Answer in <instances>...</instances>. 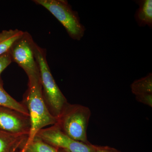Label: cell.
<instances>
[{
    "mask_svg": "<svg viewBox=\"0 0 152 152\" xmlns=\"http://www.w3.org/2000/svg\"><path fill=\"white\" fill-rule=\"evenodd\" d=\"M23 103L28 112L31 124L29 134L25 144L26 146L34 138L39 131L56 124L58 118L49 111L46 104L40 78L28 79V88Z\"/></svg>",
    "mask_w": 152,
    "mask_h": 152,
    "instance_id": "cell-1",
    "label": "cell"
},
{
    "mask_svg": "<svg viewBox=\"0 0 152 152\" xmlns=\"http://www.w3.org/2000/svg\"><path fill=\"white\" fill-rule=\"evenodd\" d=\"M35 56L39 70L43 96L49 111L58 118L68 103L66 99L55 81L46 60L43 49L35 45Z\"/></svg>",
    "mask_w": 152,
    "mask_h": 152,
    "instance_id": "cell-2",
    "label": "cell"
},
{
    "mask_svg": "<svg viewBox=\"0 0 152 152\" xmlns=\"http://www.w3.org/2000/svg\"><path fill=\"white\" fill-rule=\"evenodd\" d=\"M91 113L88 107L69 103L57 118L56 124L66 135L75 140L90 143L87 129Z\"/></svg>",
    "mask_w": 152,
    "mask_h": 152,
    "instance_id": "cell-3",
    "label": "cell"
},
{
    "mask_svg": "<svg viewBox=\"0 0 152 152\" xmlns=\"http://www.w3.org/2000/svg\"><path fill=\"white\" fill-rule=\"evenodd\" d=\"M37 4L48 10L64 27L72 39L79 41L84 35L86 28L77 12L65 0H35Z\"/></svg>",
    "mask_w": 152,
    "mask_h": 152,
    "instance_id": "cell-4",
    "label": "cell"
},
{
    "mask_svg": "<svg viewBox=\"0 0 152 152\" xmlns=\"http://www.w3.org/2000/svg\"><path fill=\"white\" fill-rule=\"evenodd\" d=\"M35 44L31 36L25 32L10 51L12 61L23 69L28 79L40 78L39 70L35 56Z\"/></svg>",
    "mask_w": 152,
    "mask_h": 152,
    "instance_id": "cell-5",
    "label": "cell"
},
{
    "mask_svg": "<svg viewBox=\"0 0 152 152\" xmlns=\"http://www.w3.org/2000/svg\"><path fill=\"white\" fill-rule=\"evenodd\" d=\"M36 136L58 149L68 152H94L92 144L84 143L71 138L56 124L42 129Z\"/></svg>",
    "mask_w": 152,
    "mask_h": 152,
    "instance_id": "cell-6",
    "label": "cell"
},
{
    "mask_svg": "<svg viewBox=\"0 0 152 152\" xmlns=\"http://www.w3.org/2000/svg\"><path fill=\"white\" fill-rule=\"evenodd\" d=\"M30 128L28 115L12 109L0 107L1 130L28 137Z\"/></svg>",
    "mask_w": 152,
    "mask_h": 152,
    "instance_id": "cell-7",
    "label": "cell"
},
{
    "mask_svg": "<svg viewBox=\"0 0 152 152\" xmlns=\"http://www.w3.org/2000/svg\"><path fill=\"white\" fill-rule=\"evenodd\" d=\"M139 8L136 11L135 18L140 26L152 27V1L141 0L137 1Z\"/></svg>",
    "mask_w": 152,
    "mask_h": 152,
    "instance_id": "cell-8",
    "label": "cell"
},
{
    "mask_svg": "<svg viewBox=\"0 0 152 152\" xmlns=\"http://www.w3.org/2000/svg\"><path fill=\"white\" fill-rule=\"evenodd\" d=\"M27 137L0 130V152H12L15 148L26 141Z\"/></svg>",
    "mask_w": 152,
    "mask_h": 152,
    "instance_id": "cell-9",
    "label": "cell"
},
{
    "mask_svg": "<svg viewBox=\"0 0 152 152\" xmlns=\"http://www.w3.org/2000/svg\"><path fill=\"white\" fill-rule=\"evenodd\" d=\"M24 33L17 29L5 30L0 33V56L10 52L14 44Z\"/></svg>",
    "mask_w": 152,
    "mask_h": 152,
    "instance_id": "cell-10",
    "label": "cell"
},
{
    "mask_svg": "<svg viewBox=\"0 0 152 152\" xmlns=\"http://www.w3.org/2000/svg\"><path fill=\"white\" fill-rule=\"evenodd\" d=\"M0 107L8 108L29 116L28 112L23 103L19 102L6 91L0 77Z\"/></svg>",
    "mask_w": 152,
    "mask_h": 152,
    "instance_id": "cell-11",
    "label": "cell"
},
{
    "mask_svg": "<svg viewBox=\"0 0 152 152\" xmlns=\"http://www.w3.org/2000/svg\"><path fill=\"white\" fill-rule=\"evenodd\" d=\"M132 92L135 96L152 94V74L136 80L131 86Z\"/></svg>",
    "mask_w": 152,
    "mask_h": 152,
    "instance_id": "cell-12",
    "label": "cell"
},
{
    "mask_svg": "<svg viewBox=\"0 0 152 152\" xmlns=\"http://www.w3.org/2000/svg\"><path fill=\"white\" fill-rule=\"evenodd\" d=\"M23 152H59V149L36 136L30 143L24 146Z\"/></svg>",
    "mask_w": 152,
    "mask_h": 152,
    "instance_id": "cell-13",
    "label": "cell"
},
{
    "mask_svg": "<svg viewBox=\"0 0 152 152\" xmlns=\"http://www.w3.org/2000/svg\"><path fill=\"white\" fill-rule=\"evenodd\" d=\"M12 62L10 52L0 56V75Z\"/></svg>",
    "mask_w": 152,
    "mask_h": 152,
    "instance_id": "cell-14",
    "label": "cell"
},
{
    "mask_svg": "<svg viewBox=\"0 0 152 152\" xmlns=\"http://www.w3.org/2000/svg\"><path fill=\"white\" fill-rule=\"evenodd\" d=\"M135 96L137 102L152 107V94H145Z\"/></svg>",
    "mask_w": 152,
    "mask_h": 152,
    "instance_id": "cell-15",
    "label": "cell"
},
{
    "mask_svg": "<svg viewBox=\"0 0 152 152\" xmlns=\"http://www.w3.org/2000/svg\"><path fill=\"white\" fill-rule=\"evenodd\" d=\"M94 152H122L117 149L108 146H101L93 145Z\"/></svg>",
    "mask_w": 152,
    "mask_h": 152,
    "instance_id": "cell-16",
    "label": "cell"
},
{
    "mask_svg": "<svg viewBox=\"0 0 152 152\" xmlns=\"http://www.w3.org/2000/svg\"><path fill=\"white\" fill-rule=\"evenodd\" d=\"M59 152H68L62 149H59Z\"/></svg>",
    "mask_w": 152,
    "mask_h": 152,
    "instance_id": "cell-17",
    "label": "cell"
},
{
    "mask_svg": "<svg viewBox=\"0 0 152 152\" xmlns=\"http://www.w3.org/2000/svg\"><path fill=\"white\" fill-rule=\"evenodd\" d=\"M18 147H17L16 148H15V149L13 150L12 151V152H15V151H16L17 149L18 148Z\"/></svg>",
    "mask_w": 152,
    "mask_h": 152,
    "instance_id": "cell-18",
    "label": "cell"
}]
</instances>
